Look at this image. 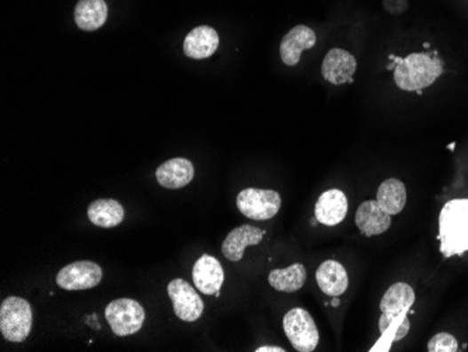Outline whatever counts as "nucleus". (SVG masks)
<instances>
[{"label": "nucleus", "instance_id": "obj_7", "mask_svg": "<svg viewBox=\"0 0 468 352\" xmlns=\"http://www.w3.org/2000/svg\"><path fill=\"white\" fill-rule=\"evenodd\" d=\"M281 205V196L273 189L246 188L237 196V208L249 220H273Z\"/></svg>", "mask_w": 468, "mask_h": 352}, {"label": "nucleus", "instance_id": "obj_21", "mask_svg": "<svg viewBox=\"0 0 468 352\" xmlns=\"http://www.w3.org/2000/svg\"><path fill=\"white\" fill-rule=\"evenodd\" d=\"M376 201L385 213L399 215L407 204V188L404 183L397 179L385 180L377 189Z\"/></svg>", "mask_w": 468, "mask_h": 352}, {"label": "nucleus", "instance_id": "obj_18", "mask_svg": "<svg viewBox=\"0 0 468 352\" xmlns=\"http://www.w3.org/2000/svg\"><path fill=\"white\" fill-rule=\"evenodd\" d=\"M316 281L322 293L329 296H341L348 290V273L336 260H327L317 268Z\"/></svg>", "mask_w": 468, "mask_h": 352}, {"label": "nucleus", "instance_id": "obj_25", "mask_svg": "<svg viewBox=\"0 0 468 352\" xmlns=\"http://www.w3.org/2000/svg\"><path fill=\"white\" fill-rule=\"evenodd\" d=\"M257 352H285V349L281 348V347H259L258 349H256Z\"/></svg>", "mask_w": 468, "mask_h": 352}, {"label": "nucleus", "instance_id": "obj_5", "mask_svg": "<svg viewBox=\"0 0 468 352\" xmlns=\"http://www.w3.org/2000/svg\"><path fill=\"white\" fill-rule=\"evenodd\" d=\"M283 330L296 351L313 352L319 346L320 334L316 323L302 308H295L286 313Z\"/></svg>", "mask_w": 468, "mask_h": 352}, {"label": "nucleus", "instance_id": "obj_11", "mask_svg": "<svg viewBox=\"0 0 468 352\" xmlns=\"http://www.w3.org/2000/svg\"><path fill=\"white\" fill-rule=\"evenodd\" d=\"M193 279L196 290L203 295H216L222 290L225 271L219 260L210 254H203L196 260L193 268Z\"/></svg>", "mask_w": 468, "mask_h": 352}, {"label": "nucleus", "instance_id": "obj_17", "mask_svg": "<svg viewBox=\"0 0 468 352\" xmlns=\"http://www.w3.org/2000/svg\"><path fill=\"white\" fill-rule=\"evenodd\" d=\"M194 174L195 170L190 160L176 157L157 167L156 180L164 188L178 189L188 186L193 181Z\"/></svg>", "mask_w": 468, "mask_h": 352}, {"label": "nucleus", "instance_id": "obj_1", "mask_svg": "<svg viewBox=\"0 0 468 352\" xmlns=\"http://www.w3.org/2000/svg\"><path fill=\"white\" fill-rule=\"evenodd\" d=\"M440 252L446 259L468 252V198L452 200L439 215Z\"/></svg>", "mask_w": 468, "mask_h": 352}, {"label": "nucleus", "instance_id": "obj_12", "mask_svg": "<svg viewBox=\"0 0 468 352\" xmlns=\"http://www.w3.org/2000/svg\"><path fill=\"white\" fill-rule=\"evenodd\" d=\"M316 33L310 27L303 24L293 27L281 41L279 47L281 60L286 67H296L299 63L303 51L312 50L316 45Z\"/></svg>", "mask_w": 468, "mask_h": 352}, {"label": "nucleus", "instance_id": "obj_9", "mask_svg": "<svg viewBox=\"0 0 468 352\" xmlns=\"http://www.w3.org/2000/svg\"><path fill=\"white\" fill-rule=\"evenodd\" d=\"M103 279V269L93 261H76L60 269L57 276L58 286L65 291H86L99 285Z\"/></svg>", "mask_w": 468, "mask_h": 352}, {"label": "nucleus", "instance_id": "obj_3", "mask_svg": "<svg viewBox=\"0 0 468 352\" xmlns=\"http://www.w3.org/2000/svg\"><path fill=\"white\" fill-rule=\"evenodd\" d=\"M33 327V310L28 300L9 296L0 305V332L4 340L23 342L30 336Z\"/></svg>", "mask_w": 468, "mask_h": 352}, {"label": "nucleus", "instance_id": "obj_16", "mask_svg": "<svg viewBox=\"0 0 468 352\" xmlns=\"http://www.w3.org/2000/svg\"><path fill=\"white\" fill-rule=\"evenodd\" d=\"M219 48V34L210 26L195 27L184 40V53L193 60L212 57Z\"/></svg>", "mask_w": 468, "mask_h": 352}, {"label": "nucleus", "instance_id": "obj_6", "mask_svg": "<svg viewBox=\"0 0 468 352\" xmlns=\"http://www.w3.org/2000/svg\"><path fill=\"white\" fill-rule=\"evenodd\" d=\"M145 309L139 302L128 298L113 300L106 308V319L114 334L118 337L132 336L142 329Z\"/></svg>", "mask_w": 468, "mask_h": 352}, {"label": "nucleus", "instance_id": "obj_20", "mask_svg": "<svg viewBox=\"0 0 468 352\" xmlns=\"http://www.w3.org/2000/svg\"><path fill=\"white\" fill-rule=\"evenodd\" d=\"M90 222L99 228H115L125 218L123 206L115 200H97L87 210Z\"/></svg>", "mask_w": 468, "mask_h": 352}, {"label": "nucleus", "instance_id": "obj_15", "mask_svg": "<svg viewBox=\"0 0 468 352\" xmlns=\"http://www.w3.org/2000/svg\"><path fill=\"white\" fill-rule=\"evenodd\" d=\"M355 223L365 236H379L392 227V215L385 213L377 201H365L356 211Z\"/></svg>", "mask_w": 468, "mask_h": 352}, {"label": "nucleus", "instance_id": "obj_2", "mask_svg": "<svg viewBox=\"0 0 468 352\" xmlns=\"http://www.w3.org/2000/svg\"><path fill=\"white\" fill-rule=\"evenodd\" d=\"M445 70V65L435 53H411L404 60H397L394 82L404 92H418L435 84Z\"/></svg>", "mask_w": 468, "mask_h": 352}, {"label": "nucleus", "instance_id": "obj_24", "mask_svg": "<svg viewBox=\"0 0 468 352\" xmlns=\"http://www.w3.org/2000/svg\"><path fill=\"white\" fill-rule=\"evenodd\" d=\"M393 4L385 0V11L390 12V13L399 14L400 12L407 11L409 7V0H392Z\"/></svg>", "mask_w": 468, "mask_h": 352}, {"label": "nucleus", "instance_id": "obj_10", "mask_svg": "<svg viewBox=\"0 0 468 352\" xmlns=\"http://www.w3.org/2000/svg\"><path fill=\"white\" fill-rule=\"evenodd\" d=\"M358 62L353 53L341 48H332L322 60L321 74L331 84H345L353 82Z\"/></svg>", "mask_w": 468, "mask_h": 352}, {"label": "nucleus", "instance_id": "obj_19", "mask_svg": "<svg viewBox=\"0 0 468 352\" xmlns=\"http://www.w3.org/2000/svg\"><path fill=\"white\" fill-rule=\"evenodd\" d=\"M108 7L104 0H79L75 7V21L80 30L94 31L106 24Z\"/></svg>", "mask_w": 468, "mask_h": 352}, {"label": "nucleus", "instance_id": "obj_22", "mask_svg": "<svg viewBox=\"0 0 468 352\" xmlns=\"http://www.w3.org/2000/svg\"><path fill=\"white\" fill-rule=\"evenodd\" d=\"M307 278V271L300 263L283 269H274L268 276L269 285L279 292L292 293L302 290Z\"/></svg>", "mask_w": 468, "mask_h": 352}, {"label": "nucleus", "instance_id": "obj_23", "mask_svg": "<svg viewBox=\"0 0 468 352\" xmlns=\"http://www.w3.org/2000/svg\"><path fill=\"white\" fill-rule=\"evenodd\" d=\"M429 352H456L458 351V341L448 332H439L428 342Z\"/></svg>", "mask_w": 468, "mask_h": 352}, {"label": "nucleus", "instance_id": "obj_4", "mask_svg": "<svg viewBox=\"0 0 468 352\" xmlns=\"http://www.w3.org/2000/svg\"><path fill=\"white\" fill-rule=\"evenodd\" d=\"M414 303H416V292L411 285L397 283L390 286L380 302V310H382L379 320L380 332L385 334L394 324L402 322Z\"/></svg>", "mask_w": 468, "mask_h": 352}, {"label": "nucleus", "instance_id": "obj_13", "mask_svg": "<svg viewBox=\"0 0 468 352\" xmlns=\"http://www.w3.org/2000/svg\"><path fill=\"white\" fill-rule=\"evenodd\" d=\"M348 213V198L341 189H329L319 196L314 208L317 222L326 227H336L345 220Z\"/></svg>", "mask_w": 468, "mask_h": 352}, {"label": "nucleus", "instance_id": "obj_14", "mask_svg": "<svg viewBox=\"0 0 468 352\" xmlns=\"http://www.w3.org/2000/svg\"><path fill=\"white\" fill-rule=\"evenodd\" d=\"M264 236H266V230L251 227V225L236 228L227 235L226 239L223 242V256L237 263L244 256L247 247L257 246L263 242Z\"/></svg>", "mask_w": 468, "mask_h": 352}, {"label": "nucleus", "instance_id": "obj_8", "mask_svg": "<svg viewBox=\"0 0 468 352\" xmlns=\"http://www.w3.org/2000/svg\"><path fill=\"white\" fill-rule=\"evenodd\" d=\"M167 293L173 302L174 315L183 322H196L203 313V300L184 279H173L167 285Z\"/></svg>", "mask_w": 468, "mask_h": 352}]
</instances>
